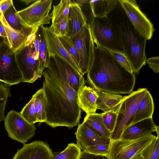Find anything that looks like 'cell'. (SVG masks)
<instances>
[{"mask_svg": "<svg viewBox=\"0 0 159 159\" xmlns=\"http://www.w3.org/2000/svg\"><path fill=\"white\" fill-rule=\"evenodd\" d=\"M58 38L64 47L73 59L79 68L80 62L79 53L70 38L66 36H58Z\"/></svg>", "mask_w": 159, "mask_h": 159, "instance_id": "obj_30", "label": "cell"}, {"mask_svg": "<svg viewBox=\"0 0 159 159\" xmlns=\"http://www.w3.org/2000/svg\"><path fill=\"white\" fill-rule=\"evenodd\" d=\"M20 114L29 123L34 124L37 122L35 113L34 98L33 95L30 101L23 108Z\"/></svg>", "mask_w": 159, "mask_h": 159, "instance_id": "obj_32", "label": "cell"}, {"mask_svg": "<svg viewBox=\"0 0 159 159\" xmlns=\"http://www.w3.org/2000/svg\"><path fill=\"white\" fill-rule=\"evenodd\" d=\"M146 62L153 71L157 73L159 72V57H150L146 60Z\"/></svg>", "mask_w": 159, "mask_h": 159, "instance_id": "obj_38", "label": "cell"}, {"mask_svg": "<svg viewBox=\"0 0 159 159\" xmlns=\"http://www.w3.org/2000/svg\"><path fill=\"white\" fill-rule=\"evenodd\" d=\"M3 41H4L3 40L0 34V46L2 42Z\"/></svg>", "mask_w": 159, "mask_h": 159, "instance_id": "obj_43", "label": "cell"}, {"mask_svg": "<svg viewBox=\"0 0 159 159\" xmlns=\"http://www.w3.org/2000/svg\"><path fill=\"white\" fill-rule=\"evenodd\" d=\"M1 1V0H0V1Z\"/></svg>", "mask_w": 159, "mask_h": 159, "instance_id": "obj_45", "label": "cell"}, {"mask_svg": "<svg viewBox=\"0 0 159 159\" xmlns=\"http://www.w3.org/2000/svg\"><path fill=\"white\" fill-rule=\"evenodd\" d=\"M70 38L78 51L80 58L79 68L80 73L84 75L88 71L94 58L95 44L90 25L87 24L78 33Z\"/></svg>", "mask_w": 159, "mask_h": 159, "instance_id": "obj_8", "label": "cell"}, {"mask_svg": "<svg viewBox=\"0 0 159 159\" xmlns=\"http://www.w3.org/2000/svg\"><path fill=\"white\" fill-rule=\"evenodd\" d=\"M36 1V0H20V1L23 2L26 4H28L29 3L33 2H34Z\"/></svg>", "mask_w": 159, "mask_h": 159, "instance_id": "obj_42", "label": "cell"}, {"mask_svg": "<svg viewBox=\"0 0 159 159\" xmlns=\"http://www.w3.org/2000/svg\"><path fill=\"white\" fill-rule=\"evenodd\" d=\"M15 53L23 82L33 83L41 77L39 71L38 57L33 43L24 46Z\"/></svg>", "mask_w": 159, "mask_h": 159, "instance_id": "obj_10", "label": "cell"}, {"mask_svg": "<svg viewBox=\"0 0 159 159\" xmlns=\"http://www.w3.org/2000/svg\"><path fill=\"white\" fill-rule=\"evenodd\" d=\"M90 28L96 46L109 51L124 54L122 44L107 16L102 18L94 17L91 23Z\"/></svg>", "mask_w": 159, "mask_h": 159, "instance_id": "obj_5", "label": "cell"}, {"mask_svg": "<svg viewBox=\"0 0 159 159\" xmlns=\"http://www.w3.org/2000/svg\"><path fill=\"white\" fill-rule=\"evenodd\" d=\"M52 0H36L26 8L18 11L27 26L34 27L50 23L52 17L49 15Z\"/></svg>", "mask_w": 159, "mask_h": 159, "instance_id": "obj_12", "label": "cell"}, {"mask_svg": "<svg viewBox=\"0 0 159 159\" xmlns=\"http://www.w3.org/2000/svg\"><path fill=\"white\" fill-rule=\"evenodd\" d=\"M128 18L139 33L147 40L152 37L153 25L140 10L135 0H119Z\"/></svg>", "mask_w": 159, "mask_h": 159, "instance_id": "obj_13", "label": "cell"}, {"mask_svg": "<svg viewBox=\"0 0 159 159\" xmlns=\"http://www.w3.org/2000/svg\"><path fill=\"white\" fill-rule=\"evenodd\" d=\"M77 144L82 151L88 147L98 144H108L110 138L107 137L83 122L79 124L75 133Z\"/></svg>", "mask_w": 159, "mask_h": 159, "instance_id": "obj_14", "label": "cell"}, {"mask_svg": "<svg viewBox=\"0 0 159 159\" xmlns=\"http://www.w3.org/2000/svg\"><path fill=\"white\" fill-rule=\"evenodd\" d=\"M110 145V144H98L90 146L83 151L89 154L106 157L109 153Z\"/></svg>", "mask_w": 159, "mask_h": 159, "instance_id": "obj_35", "label": "cell"}, {"mask_svg": "<svg viewBox=\"0 0 159 159\" xmlns=\"http://www.w3.org/2000/svg\"><path fill=\"white\" fill-rule=\"evenodd\" d=\"M118 63L125 70L131 73H134L131 65L127 58L123 53L110 51Z\"/></svg>", "mask_w": 159, "mask_h": 159, "instance_id": "obj_37", "label": "cell"}, {"mask_svg": "<svg viewBox=\"0 0 159 159\" xmlns=\"http://www.w3.org/2000/svg\"><path fill=\"white\" fill-rule=\"evenodd\" d=\"M83 122L103 135L110 138L111 133L107 129L103 123L102 113L86 114Z\"/></svg>", "mask_w": 159, "mask_h": 159, "instance_id": "obj_27", "label": "cell"}, {"mask_svg": "<svg viewBox=\"0 0 159 159\" xmlns=\"http://www.w3.org/2000/svg\"><path fill=\"white\" fill-rule=\"evenodd\" d=\"M13 4L12 0H1L0 11L3 14Z\"/></svg>", "mask_w": 159, "mask_h": 159, "instance_id": "obj_39", "label": "cell"}, {"mask_svg": "<svg viewBox=\"0 0 159 159\" xmlns=\"http://www.w3.org/2000/svg\"><path fill=\"white\" fill-rule=\"evenodd\" d=\"M154 110L153 98L148 90L139 104L131 125L146 119L152 118Z\"/></svg>", "mask_w": 159, "mask_h": 159, "instance_id": "obj_22", "label": "cell"}, {"mask_svg": "<svg viewBox=\"0 0 159 159\" xmlns=\"http://www.w3.org/2000/svg\"><path fill=\"white\" fill-rule=\"evenodd\" d=\"M71 3L70 0H61L57 5L53 6V9L51 16L52 24L62 22L68 16L69 7Z\"/></svg>", "mask_w": 159, "mask_h": 159, "instance_id": "obj_28", "label": "cell"}, {"mask_svg": "<svg viewBox=\"0 0 159 159\" xmlns=\"http://www.w3.org/2000/svg\"><path fill=\"white\" fill-rule=\"evenodd\" d=\"M156 137L151 134L132 140H111L107 159H136Z\"/></svg>", "mask_w": 159, "mask_h": 159, "instance_id": "obj_6", "label": "cell"}, {"mask_svg": "<svg viewBox=\"0 0 159 159\" xmlns=\"http://www.w3.org/2000/svg\"><path fill=\"white\" fill-rule=\"evenodd\" d=\"M50 28L58 37L67 36L68 32V16L62 22L52 25Z\"/></svg>", "mask_w": 159, "mask_h": 159, "instance_id": "obj_36", "label": "cell"}, {"mask_svg": "<svg viewBox=\"0 0 159 159\" xmlns=\"http://www.w3.org/2000/svg\"><path fill=\"white\" fill-rule=\"evenodd\" d=\"M159 134L142 151L143 159H159Z\"/></svg>", "mask_w": 159, "mask_h": 159, "instance_id": "obj_31", "label": "cell"}, {"mask_svg": "<svg viewBox=\"0 0 159 159\" xmlns=\"http://www.w3.org/2000/svg\"><path fill=\"white\" fill-rule=\"evenodd\" d=\"M118 3V0H90L89 4L93 16L102 18L107 16Z\"/></svg>", "mask_w": 159, "mask_h": 159, "instance_id": "obj_23", "label": "cell"}, {"mask_svg": "<svg viewBox=\"0 0 159 159\" xmlns=\"http://www.w3.org/2000/svg\"><path fill=\"white\" fill-rule=\"evenodd\" d=\"M42 88L46 101V124L52 128L70 129L80 123L81 110L78 102V93L61 77L48 68L43 70Z\"/></svg>", "mask_w": 159, "mask_h": 159, "instance_id": "obj_1", "label": "cell"}, {"mask_svg": "<svg viewBox=\"0 0 159 159\" xmlns=\"http://www.w3.org/2000/svg\"><path fill=\"white\" fill-rule=\"evenodd\" d=\"M80 159H105L104 157L101 156L96 155L89 154L82 151Z\"/></svg>", "mask_w": 159, "mask_h": 159, "instance_id": "obj_40", "label": "cell"}, {"mask_svg": "<svg viewBox=\"0 0 159 159\" xmlns=\"http://www.w3.org/2000/svg\"><path fill=\"white\" fill-rule=\"evenodd\" d=\"M87 81L96 90L116 94H130L134 87V74L125 70L109 51L95 45L93 61Z\"/></svg>", "mask_w": 159, "mask_h": 159, "instance_id": "obj_2", "label": "cell"}, {"mask_svg": "<svg viewBox=\"0 0 159 159\" xmlns=\"http://www.w3.org/2000/svg\"><path fill=\"white\" fill-rule=\"evenodd\" d=\"M159 127L154 123L152 118L146 119L126 127L120 139L132 140L150 134L154 132L159 134Z\"/></svg>", "mask_w": 159, "mask_h": 159, "instance_id": "obj_17", "label": "cell"}, {"mask_svg": "<svg viewBox=\"0 0 159 159\" xmlns=\"http://www.w3.org/2000/svg\"><path fill=\"white\" fill-rule=\"evenodd\" d=\"M0 81L7 86L23 82L15 52L4 41L0 46Z\"/></svg>", "mask_w": 159, "mask_h": 159, "instance_id": "obj_7", "label": "cell"}, {"mask_svg": "<svg viewBox=\"0 0 159 159\" xmlns=\"http://www.w3.org/2000/svg\"><path fill=\"white\" fill-rule=\"evenodd\" d=\"M96 91L98 95L96 101L97 109L104 112L110 111L116 112L124 96L107 92Z\"/></svg>", "mask_w": 159, "mask_h": 159, "instance_id": "obj_21", "label": "cell"}, {"mask_svg": "<svg viewBox=\"0 0 159 159\" xmlns=\"http://www.w3.org/2000/svg\"><path fill=\"white\" fill-rule=\"evenodd\" d=\"M0 34L4 42L10 47V44L7 39V35L3 25L0 20Z\"/></svg>", "mask_w": 159, "mask_h": 159, "instance_id": "obj_41", "label": "cell"}, {"mask_svg": "<svg viewBox=\"0 0 159 159\" xmlns=\"http://www.w3.org/2000/svg\"><path fill=\"white\" fill-rule=\"evenodd\" d=\"M43 29L49 57L52 55L59 57L80 73L76 64L64 47L58 37L53 33L50 27H44Z\"/></svg>", "mask_w": 159, "mask_h": 159, "instance_id": "obj_18", "label": "cell"}, {"mask_svg": "<svg viewBox=\"0 0 159 159\" xmlns=\"http://www.w3.org/2000/svg\"><path fill=\"white\" fill-rule=\"evenodd\" d=\"M107 17L122 44L124 54L129 61L134 73L138 74L146 62L145 49L147 39L135 28L119 1Z\"/></svg>", "mask_w": 159, "mask_h": 159, "instance_id": "obj_3", "label": "cell"}, {"mask_svg": "<svg viewBox=\"0 0 159 159\" xmlns=\"http://www.w3.org/2000/svg\"><path fill=\"white\" fill-rule=\"evenodd\" d=\"M54 154L49 146L43 141L36 140L24 144L17 150L12 159H52Z\"/></svg>", "mask_w": 159, "mask_h": 159, "instance_id": "obj_16", "label": "cell"}, {"mask_svg": "<svg viewBox=\"0 0 159 159\" xmlns=\"http://www.w3.org/2000/svg\"><path fill=\"white\" fill-rule=\"evenodd\" d=\"M10 89L0 82V122L5 118V111L8 98L11 96Z\"/></svg>", "mask_w": 159, "mask_h": 159, "instance_id": "obj_33", "label": "cell"}, {"mask_svg": "<svg viewBox=\"0 0 159 159\" xmlns=\"http://www.w3.org/2000/svg\"><path fill=\"white\" fill-rule=\"evenodd\" d=\"M34 98L35 116L37 122H45L47 120L46 101L42 88L33 95Z\"/></svg>", "mask_w": 159, "mask_h": 159, "instance_id": "obj_26", "label": "cell"}, {"mask_svg": "<svg viewBox=\"0 0 159 159\" xmlns=\"http://www.w3.org/2000/svg\"><path fill=\"white\" fill-rule=\"evenodd\" d=\"M147 90L146 88H139L128 95L124 96L116 112V121L114 129L111 133V140L120 139L124 129L131 125L139 104Z\"/></svg>", "mask_w": 159, "mask_h": 159, "instance_id": "obj_4", "label": "cell"}, {"mask_svg": "<svg viewBox=\"0 0 159 159\" xmlns=\"http://www.w3.org/2000/svg\"><path fill=\"white\" fill-rule=\"evenodd\" d=\"M98 95L95 89L84 85L78 93L77 100L81 110L90 114L96 113Z\"/></svg>", "mask_w": 159, "mask_h": 159, "instance_id": "obj_20", "label": "cell"}, {"mask_svg": "<svg viewBox=\"0 0 159 159\" xmlns=\"http://www.w3.org/2000/svg\"><path fill=\"white\" fill-rule=\"evenodd\" d=\"M47 68L55 75L63 78L78 93L85 85L83 75L68 62L56 55L49 56Z\"/></svg>", "mask_w": 159, "mask_h": 159, "instance_id": "obj_11", "label": "cell"}, {"mask_svg": "<svg viewBox=\"0 0 159 159\" xmlns=\"http://www.w3.org/2000/svg\"><path fill=\"white\" fill-rule=\"evenodd\" d=\"M68 32L66 36L71 38L80 32L87 23V20L81 7L71 0L68 15Z\"/></svg>", "mask_w": 159, "mask_h": 159, "instance_id": "obj_19", "label": "cell"}, {"mask_svg": "<svg viewBox=\"0 0 159 159\" xmlns=\"http://www.w3.org/2000/svg\"><path fill=\"white\" fill-rule=\"evenodd\" d=\"M43 27V25H41L37 31L39 41L38 57L39 71L41 75H42L43 72L45 69L48 67L49 59Z\"/></svg>", "mask_w": 159, "mask_h": 159, "instance_id": "obj_24", "label": "cell"}, {"mask_svg": "<svg viewBox=\"0 0 159 159\" xmlns=\"http://www.w3.org/2000/svg\"><path fill=\"white\" fill-rule=\"evenodd\" d=\"M117 114L116 112L110 111L102 113L103 123L107 129L111 133L115 127Z\"/></svg>", "mask_w": 159, "mask_h": 159, "instance_id": "obj_34", "label": "cell"}, {"mask_svg": "<svg viewBox=\"0 0 159 159\" xmlns=\"http://www.w3.org/2000/svg\"><path fill=\"white\" fill-rule=\"evenodd\" d=\"M4 120L8 136L14 140L24 144L35 134L36 128L34 124L29 123L14 110L9 112Z\"/></svg>", "mask_w": 159, "mask_h": 159, "instance_id": "obj_9", "label": "cell"}, {"mask_svg": "<svg viewBox=\"0 0 159 159\" xmlns=\"http://www.w3.org/2000/svg\"><path fill=\"white\" fill-rule=\"evenodd\" d=\"M136 159H143L142 156L141 155Z\"/></svg>", "mask_w": 159, "mask_h": 159, "instance_id": "obj_44", "label": "cell"}, {"mask_svg": "<svg viewBox=\"0 0 159 159\" xmlns=\"http://www.w3.org/2000/svg\"><path fill=\"white\" fill-rule=\"evenodd\" d=\"M3 15L8 25L16 31L21 32L31 28L27 26L23 21L13 4Z\"/></svg>", "mask_w": 159, "mask_h": 159, "instance_id": "obj_25", "label": "cell"}, {"mask_svg": "<svg viewBox=\"0 0 159 159\" xmlns=\"http://www.w3.org/2000/svg\"><path fill=\"white\" fill-rule=\"evenodd\" d=\"M0 20L5 28L10 47L15 52L24 46L33 43L36 31L40 26L31 27L26 30L19 32L8 25L1 11Z\"/></svg>", "mask_w": 159, "mask_h": 159, "instance_id": "obj_15", "label": "cell"}, {"mask_svg": "<svg viewBox=\"0 0 159 159\" xmlns=\"http://www.w3.org/2000/svg\"><path fill=\"white\" fill-rule=\"evenodd\" d=\"M81 152L76 144L70 143L64 150L54 154L52 159H80Z\"/></svg>", "mask_w": 159, "mask_h": 159, "instance_id": "obj_29", "label": "cell"}]
</instances>
